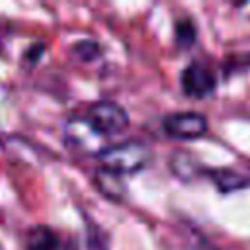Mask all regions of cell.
Returning <instances> with one entry per match:
<instances>
[{
    "label": "cell",
    "mask_w": 250,
    "mask_h": 250,
    "mask_svg": "<svg viewBox=\"0 0 250 250\" xmlns=\"http://www.w3.org/2000/svg\"><path fill=\"white\" fill-rule=\"evenodd\" d=\"M100 162L109 174H131L146 166L150 154L141 143H121L100 152Z\"/></svg>",
    "instance_id": "obj_1"
},
{
    "label": "cell",
    "mask_w": 250,
    "mask_h": 250,
    "mask_svg": "<svg viewBox=\"0 0 250 250\" xmlns=\"http://www.w3.org/2000/svg\"><path fill=\"white\" fill-rule=\"evenodd\" d=\"M88 121L92 123V127L102 135H113L119 133L127 127L129 123V115L125 113V109L113 102H98L90 107L88 111Z\"/></svg>",
    "instance_id": "obj_2"
},
{
    "label": "cell",
    "mask_w": 250,
    "mask_h": 250,
    "mask_svg": "<svg viewBox=\"0 0 250 250\" xmlns=\"http://www.w3.org/2000/svg\"><path fill=\"white\" fill-rule=\"evenodd\" d=\"M215 88V76L213 72L201 64V62H191L188 68L182 72V90L189 98H205L213 92Z\"/></svg>",
    "instance_id": "obj_3"
},
{
    "label": "cell",
    "mask_w": 250,
    "mask_h": 250,
    "mask_svg": "<svg viewBox=\"0 0 250 250\" xmlns=\"http://www.w3.org/2000/svg\"><path fill=\"white\" fill-rule=\"evenodd\" d=\"M164 131L178 139H195L207 131V119L199 113H172L164 119Z\"/></svg>",
    "instance_id": "obj_4"
},
{
    "label": "cell",
    "mask_w": 250,
    "mask_h": 250,
    "mask_svg": "<svg viewBox=\"0 0 250 250\" xmlns=\"http://www.w3.org/2000/svg\"><path fill=\"white\" fill-rule=\"evenodd\" d=\"M64 135H66V141L82 150H96L98 146V141H100V133L92 127V123L88 119H70L66 123V129H64Z\"/></svg>",
    "instance_id": "obj_5"
},
{
    "label": "cell",
    "mask_w": 250,
    "mask_h": 250,
    "mask_svg": "<svg viewBox=\"0 0 250 250\" xmlns=\"http://www.w3.org/2000/svg\"><path fill=\"white\" fill-rule=\"evenodd\" d=\"M57 248H59L57 234L49 227L39 225V227H33L27 232L25 250H57Z\"/></svg>",
    "instance_id": "obj_6"
},
{
    "label": "cell",
    "mask_w": 250,
    "mask_h": 250,
    "mask_svg": "<svg viewBox=\"0 0 250 250\" xmlns=\"http://www.w3.org/2000/svg\"><path fill=\"white\" fill-rule=\"evenodd\" d=\"M211 178L215 180V184H217L223 191L238 189V188H242V186L246 184V180H244L242 176H238L236 172H227V170H223V172H213Z\"/></svg>",
    "instance_id": "obj_7"
},
{
    "label": "cell",
    "mask_w": 250,
    "mask_h": 250,
    "mask_svg": "<svg viewBox=\"0 0 250 250\" xmlns=\"http://www.w3.org/2000/svg\"><path fill=\"white\" fill-rule=\"evenodd\" d=\"M176 39L180 45H189L195 39V27L189 20H184L176 25Z\"/></svg>",
    "instance_id": "obj_8"
}]
</instances>
